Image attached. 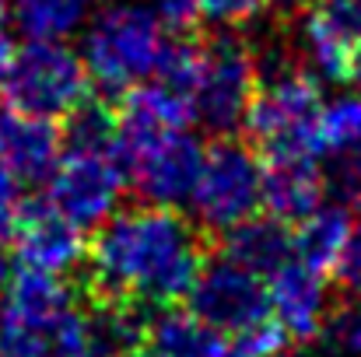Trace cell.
Here are the masks:
<instances>
[{
  "mask_svg": "<svg viewBox=\"0 0 361 357\" xmlns=\"http://www.w3.org/2000/svg\"><path fill=\"white\" fill-rule=\"evenodd\" d=\"M88 298L92 305H179L207 259L204 228L179 207H130L106 218L88 245Z\"/></svg>",
  "mask_w": 361,
  "mask_h": 357,
  "instance_id": "cell-1",
  "label": "cell"
},
{
  "mask_svg": "<svg viewBox=\"0 0 361 357\" xmlns=\"http://www.w3.org/2000/svg\"><path fill=\"white\" fill-rule=\"evenodd\" d=\"M270 70H259L256 95L249 102L245 126L252 144L267 161H288V158H309L316 161L323 154L319 147V113L323 95L319 81L305 63L274 60Z\"/></svg>",
  "mask_w": 361,
  "mask_h": 357,
  "instance_id": "cell-2",
  "label": "cell"
},
{
  "mask_svg": "<svg viewBox=\"0 0 361 357\" xmlns=\"http://www.w3.org/2000/svg\"><path fill=\"white\" fill-rule=\"evenodd\" d=\"M172 25L147 4L120 0L102 7L85 32V67L95 88L120 99L123 92L154 77L172 39Z\"/></svg>",
  "mask_w": 361,
  "mask_h": 357,
  "instance_id": "cell-3",
  "label": "cell"
},
{
  "mask_svg": "<svg viewBox=\"0 0 361 357\" xmlns=\"http://www.w3.org/2000/svg\"><path fill=\"white\" fill-rule=\"evenodd\" d=\"M88 95L92 77L85 56L74 53L63 39H28L21 49H14L0 77L4 109L25 116L63 119Z\"/></svg>",
  "mask_w": 361,
  "mask_h": 357,
  "instance_id": "cell-4",
  "label": "cell"
},
{
  "mask_svg": "<svg viewBox=\"0 0 361 357\" xmlns=\"http://www.w3.org/2000/svg\"><path fill=\"white\" fill-rule=\"evenodd\" d=\"M259 63L235 32H218L200 42V67L193 81V119L214 137H235L256 95Z\"/></svg>",
  "mask_w": 361,
  "mask_h": 357,
  "instance_id": "cell-5",
  "label": "cell"
},
{
  "mask_svg": "<svg viewBox=\"0 0 361 357\" xmlns=\"http://www.w3.org/2000/svg\"><path fill=\"white\" fill-rule=\"evenodd\" d=\"M263 193V161L256 147L239 137H218L204 147L200 175L190 196V207L207 232H228L259 211Z\"/></svg>",
  "mask_w": 361,
  "mask_h": 357,
  "instance_id": "cell-6",
  "label": "cell"
},
{
  "mask_svg": "<svg viewBox=\"0 0 361 357\" xmlns=\"http://www.w3.org/2000/svg\"><path fill=\"white\" fill-rule=\"evenodd\" d=\"M126 182L158 207H179L190 203L200 161H204V144L190 130H169L158 137L116 144Z\"/></svg>",
  "mask_w": 361,
  "mask_h": 357,
  "instance_id": "cell-7",
  "label": "cell"
},
{
  "mask_svg": "<svg viewBox=\"0 0 361 357\" xmlns=\"http://www.w3.org/2000/svg\"><path fill=\"white\" fill-rule=\"evenodd\" d=\"M46 182V200L85 232L116 214V203L126 189V172L116 151H63Z\"/></svg>",
  "mask_w": 361,
  "mask_h": 357,
  "instance_id": "cell-8",
  "label": "cell"
},
{
  "mask_svg": "<svg viewBox=\"0 0 361 357\" xmlns=\"http://www.w3.org/2000/svg\"><path fill=\"white\" fill-rule=\"evenodd\" d=\"M186 301L204 322H211L225 337H235V333L274 315L267 280L256 277L252 270L239 266V263H232L221 252L218 256L207 252Z\"/></svg>",
  "mask_w": 361,
  "mask_h": 357,
  "instance_id": "cell-9",
  "label": "cell"
},
{
  "mask_svg": "<svg viewBox=\"0 0 361 357\" xmlns=\"http://www.w3.org/2000/svg\"><path fill=\"white\" fill-rule=\"evenodd\" d=\"M305 70L323 81H351V60L361 46V0H309L298 21Z\"/></svg>",
  "mask_w": 361,
  "mask_h": 357,
  "instance_id": "cell-10",
  "label": "cell"
},
{
  "mask_svg": "<svg viewBox=\"0 0 361 357\" xmlns=\"http://www.w3.org/2000/svg\"><path fill=\"white\" fill-rule=\"evenodd\" d=\"M11 238H14V256L25 270L53 273V277L74 270L88 252L81 228L71 225L49 200L25 203L11 228Z\"/></svg>",
  "mask_w": 361,
  "mask_h": 357,
  "instance_id": "cell-11",
  "label": "cell"
},
{
  "mask_svg": "<svg viewBox=\"0 0 361 357\" xmlns=\"http://www.w3.org/2000/svg\"><path fill=\"white\" fill-rule=\"evenodd\" d=\"M267 287H270V312L284 326L288 340H298V344L316 340L323 330V319L330 312L326 277L309 270L305 263L291 259L267 280Z\"/></svg>",
  "mask_w": 361,
  "mask_h": 357,
  "instance_id": "cell-12",
  "label": "cell"
},
{
  "mask_svg": "<svg viewBox=\"0 0 361 357\" xmlns=\"http://www.w3.org/2000/svg\"><path fill=\"white\" fill-rule=\"evenodd\" d=\"M63 154V137L53 119L0 109V165L18 182H46Z\"/></svg>",
  "mask_w": 361,
  "mask_h": 357,
  "instance_id": "cell-13",
  "label": "cell"
},
{
  "mask_svg": "<svg viewBox=\"0 0 361 357\" xmlns=\"http://www.w3.org/2000/svg\"><path fill=\"white\" fill-rule=\"evenodd\" d=\"M88 344V315L71 305L46 319L0 312V357H74Z\"/></svg>",
  "mask_w": 361,
  "mask_h": 357,
  "instance_id": "cell-14",
  "label": "cell"
},
{
  "mask_svg": "<svg viewBox=\"0 0 361 357\" xmlns=\"http://www.w3.org/2000/svg\"><path fill=\"white\" fill-rule=\"evenodd\" d=\"M221 256L252 270L256 277L270 280L284 263L295 259V235L291 225L270 218V214H252L228 232H221Z\"/></svg>",
  "mask_w": 361,
  "mask_h": 357,
  "instance_id": "cell-15",
  "label": "cell"
},
{
  "mask_svg": "<svg viewBox=\"0 0 361 357\" xmlns=\"http://www.w3.org/2000/svg\"><path fill=\"white\" fill-rule=\"evenodd\" d=\"M323 203V172L309 158H288V161H267L263 165V193L259 207L284 221L298 225Z\"/></svg>",
  "mask_w": 361,
  "mask_h": 357,
  "instance_id": "cell-16",
  "label": "cell"
},
{
  "mask_svg": "<svg viewBox=\"0 0 361 357\" xmlns=\"http://www.w3.org/2000/svg\"><path fill=\"white\" fill-rule=\"evenodd\" d=\"M144 351L154 357H225L228 340L211 322H204L193 308H158L147 319Z\"/></svg>",
  "mask_w": 361,
  "mask_h": 357,
  "instance_id": "cell-17",
  "label": "cell"
},
{
  "mask_svg": "<svg viewBox=\"0 0 361 357\" xmlns=\"http://www.w3.org/2000/svg\"><path fill=\"white\" fill-rule=\"evenodd\" d=\"M351 214L341 203H319L309 218L295 225V259L309 270L330 277L337 273V263L344 256V245L351 238Z\"/></svg>",
  "mask_w": 361,
  "mask_h": 357,
  "instance_id": "cell-18",
  "label": "cell"
},
{
  "mask_svg": "<svg viewBox=\"0 0 361 357\" xmlns=\"http://www.w3.org/2000/svg\"><path fill=\"white\" fill-rule=\"evenodd\" d=\"M95 0H11L14 25L28 39H67L92 18Z\"/></svg>",
  "mask_w": 361,
  "mask_h": 357,
  "instance_id": "cell-19",
  "label": "cell"
},
{
  "mask_svg": "<svg viewBox=\"0 0 361 357\" xmlns=\"http://www.w3.org/2000/svg\"><path fill=\"white\" fill-rule=\"evenodd\" d=\"M116 106L88 95L63 116V151H116Z\"/></svg>",
  "mask_w": 361,
  "mask_h": 357,
  "instance_id": "cell-20",
  "label": "cell"
},
{
  "mask_svg": "<svg viewBox=\"0 0 361 357\" xmlns=\"http://www.w3.org/2000/svg\"><path fill=\"white\" fill-rule=\"evenodd\" d=\"M361 140V95H341L323 102L319 113V147L323 154H348Z\"/></svg>",
  "mask_w": 361,
  "mask_h": 357,
  "instance_id": "cell-21",
  "label": "cell"
},
{
  "mask_svg": "<svg viewBox=\"0 0 361 357\" xmlns=\"http://www.w3.org/2000/svg\"><path fill=\"white\" fill-rule=\"evenodd\" d=\"M319 340L330 357H361V298H348L326 312Z\"/></svg>",
  "mask_w": 361,
  "mask_h": 357,
  "instance_id": "cell-22",
  "label": "cell"
},
{
  "mask_svg": "<svg viewBox=\"0 0 361 357\" xmlns=\"http://www.w3.org/2000/svg\"><path fill=\"white\" fill-rule=\"evenodd\" d=\"M277 4L281 0H197V11L214 25H245Z\"/></svg>",
  "mask_w": 361,
  "mask_h": 357,
  "instance_id": "cell-23",
  "label": "cell"
},
{
  "mask_svg": "<svg viewBox=\"0 0 361 357\" xmlns=\"http://www.w3.org/2000/svg\"><path fill=\"white\" fill-rule=\"evenodd\" d=\"M337 277H341V284H344L351 294L361 298V218L351 225V238H348L344 256H341V263H337Z\"/></svg>",
  "mask_w": 361,
  "mask_h": 357,
  "instance_id": "cell-24",
  "label": "cell"
},
{
  "mask_svg": "<svg viewBox=\"0 0 361 357\" xmlns=\"http://www.w3.org/2000/svg\"><path fill=\"white\" fill-rule=\"evenodd\" d=\"M25 200H21V182L0 165V238L11 235L18 214H21Z\"/></svg>",
  "mask_w": 361,
  "mask_h": 357,
  "instance_id": "cell-25",
  "label": "cell"
},
{
  "mask_svg": "<svg viewBox=\"0 0 361 357\" xmlns=\"http://www.w3.org/2000/svg\"><path fill=\"white\" fill-rule=\"evenodd\" d=\"M341 189L361 203V140L344 154V165H341Z\"/></svg>",
  "mask_w": 361,
  "mask_h": 357,
  "instance_id": "cell-26",
  "label": "cell"
},
{
  "mask_svg": "<svg viewBox=\"0 0 361 357\" xmlns=\"http://www.w3.org/2000/svg\"><path fill=\"white\" fill-rule=\"evenodd\" d=\"M158 11H161V18L172 28H190L193 18L200 14L197 11V0H158Z\"/></svg>",
  "mask_w": 361,
  "mask_h": 357,
  "instance_id": "cell-27",
  "label": "cell"
},
{
  "mask_svg": "<svg viewBox=\"0 0 361 357\" xmlns=\"http://www.w3.org/2000/svg\"><path fill=\"white\" fill-rule=\"evenodd\" d=\"M14 42H11V35L0 28V77H4V70H7V63H11V56H14Z\"/></svg>",
  "mask_w": 361,
  "mask_h": 357,
  "instance_id": "cell-28",
  "label": "cell"
},
{
  "mask_svg": "<svg viewBox=\"0 0 361 357\" xmlns=\"http://www.w3.org/2000/svg\"><path fill=\"white\" fill-rule=\"evenodd\" d=\"M7 280H11V259H7V249L0 245V294H4Z\"/></svg>",
  "mask_w": 361,
  "mask_h": 357,
  "instance_id": "cell-29",
  "label": "cell"
},
{
  "mask_svg": "<svg viewBox=\"0 0 361 357\" xmlns=\"http://www.w3.org/2000/svg\"><path fill=\"white\" fill-rule=\"evenodd\" d=\"M351 81L358 84V92H361V46H358V53H355V60H351Z\"/></svg>",
  "mask_w": 361,
  "mask_h": 357,
  "instance_id": "cell-30",
  "label": "cell"
},
{
  "mask_svg": "<svg viewBox=\"0 0 361 357\" xmlns=\"http://www.w3.org/2000/svg\"><path fill=\"white\" fill-rule=\"evenodd\" d=\"M277 357H309V354H298V351H281Z\"/></svg>",
  "mask_w": 361,
  "mask_h": 357,
  "instance_id": "cell-31",
  "label": "cell"
},
{
  "mask_svg": "<svg viewBox=\"0 0 361 357\" xmlns=\"http://www.w3.org/2000/svg\"><path fill=\"white\" fill-rule=\"evenodd\" d=\"M11 7V0H0V21H4V11Z\"/></svg>",
  "mask_w": 361,
  "mask_h": 357,
  "instance_id": "cell-32",
  "label": "cell"
},
{
  "mask_svg": "<svg viewBox=\"0 0 361 357\" xmlns=\"http://www.w3.org/2000/svg\"><path fill=\"white\" fill-rule=\"evenodd\" d=\"M133 357H154V354H147V351H140V354H133Z\"/></svg>",
  "mask_w": 361,
  "mask_h": 357,
  "instance_id": "cell-33",
  "label": "cell"
},
{
  "mask_svg": "<svg viewBox=\"0 0 361 357\" xmlns=\"http://www.w3.org/2000/svg\"><path fill=\"white\" fill-rule=\"evenodd\" d=\"M225 357H235V354H232V351H228V354H225Z\"/></svg>",
  "mask_w": 361,
  "mask_h": 357,
  "instance_id": "cell-34",
  "label": "cell"
}]
</instances>
